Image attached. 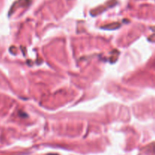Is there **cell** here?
<instances>
[{
    "label": "cell",
    "mask_w": 155,
    "mask_h": 155,
    "mask_svg": "<svg viewBox=\"0 0 155 155\" xmlns=\"http://www.w3.org/2000/svg\"><path fill=\"white\" fill-rule=\"evenodd\" d=\"M48 155H58V154H49Z\"/></svg>",
    "instance_id": "1"
}]
</instances>
